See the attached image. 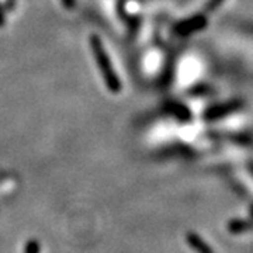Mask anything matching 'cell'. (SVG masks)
<instances>
[{"mask_svg":"<svg viewBox=\"0 0 253 253\" xmlns=\"http://www.w3.org/2000/svg\"><path fill=\"white\" fill-rule=\"evenodd\" d=\"M90 48L91 54L94 56V61L99 66L101 78L106 83V87L111 93H120L121 89H123L121 81H120V78L117 76V73H116L113 65H111L109 54L106 52V49H104V46H103L97 36H90Z\"/></svg>","mask_w":253,"mask_h":253,"instance_id":"cell-1","label":"cell"},{"mask_svg":"<svg viewBox=\"0 0 253 253\" xmlns=\"http://www.w3.org/2000/svg\"><path fill=\"white\" fill-rule=\"evenodd\" d=\"M187 242L197 253H212V249L194 232H189L187 234Z\"/></svg>","mask_w":253,"mask_h":253,"instance_id":"cell-2","label":"cell"},{"mask_svg":"<svg viewBox=\"0 0 253 253\" xmlns=\"http://www.w3.org/2000/svg\"><path fill=\"white\" fill-rule=\"evenodd\" d=\"M24 253H41V244L37 239H30L24 246Z\"/></svg>","mask_w":253,"mask_h":253,"instance_id":"cell-3","label":"cell"},{"mask_svg":"<svg viewBox=\"0 0 253 253\" xmlns=\"http://www.w3.org/2000/svg\"><path fill=\"white\" fill-rule=\"evenodd\" d=\"M62 1V4L65 6V9L68 10H72L75 7V4H76V0H61Z\"/></svg>","mask_w":253,"mask_h":253,"instance_id":"cell-4","label":"cell"},{"mask_svg":"<svg viewBox=\"0 0 253 253\" xmlns=\"http://www.w3.org/2000/svg\"><path fill=\"white\" fill-rule=\"evenodd\" d=\"M3 23H4V20H3V16H1V13H0V26H3Z\"/></svg>","mask_w":253,"mask_h":253,"instance_id":"cell-5","label":"cell"}]
</instances>
